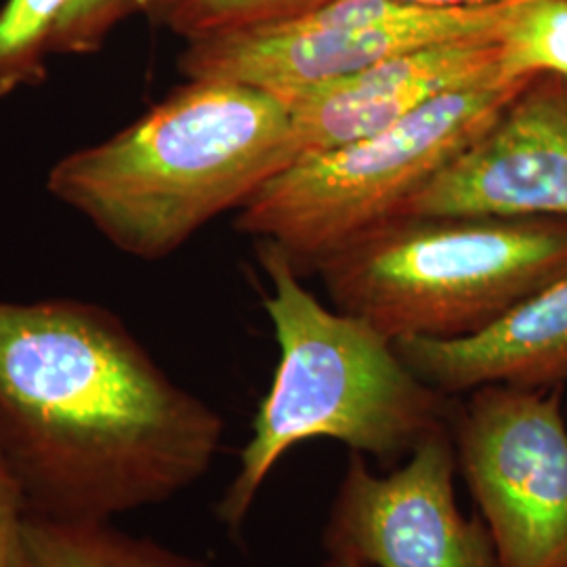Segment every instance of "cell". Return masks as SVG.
Masks as SVG:
<instances>
[{"label": "cell", "instance_id": "17", "mask_svg": "<svg viewBox=\"0 0 567 567\" xmlns=\"http://www.w3.org/2000/svg\"><path fill=\"white\" fill-rule=\"evenodd\" d=\"M28 517L20 482L0 447V536L20 532Z\"/></svg>", "mask_w": 567, "mask_h": 567}, {"label": "cell", "instance_id": "19", "mask_svg": "<svg viewBox=\"0 0 567 567\" xmlns=\"http://www.w3.org/2000/svg\"><path fill=\"white\" fill-rule=\"evenodd\" d=\"M177 4L179 0H140L137 13H142L143 18L154 25H164Z\"/></svg>", "mask_w": 567, "mask_h": 567}, {"label": "cell", "instance_id": "11", "mask_svg": "<svg viewBox=\"0 0 567 567\" xmlns=\"http://www.w3.org/2000/svg\"><path fill=\"white\" fill-rule=\"evenodd\" d=\"M393 344L425 383L452 398L484 385L564 386L567 274L477 334L450 341L398 339Z\"/></svg>", "mask_w": 567, "mask_h": 567}, {"label": "cell", "instance_id": "16", "mask_svg": "<svg viewBox=\"0 0 567 567\" xmlns=\"http://www.w3.org/2000/svg\"><path fill=\"white\" fill-rule=\"evenodd\" d=\"M140 0H70L60 21L53 55L100 53L112 32L137 13Z\"/></svg>", "mask_w": 567, "mask_h": 567}, {"label": "cell", "instance_id": "5", "mask_svg": "<svg viewBox=\"0 0 567 567\" xmlns=\"http://www.w3.org/2000/svg\"><path fill=\"white\" fill-rule=\"evenodd\" d=\"M524 81L447 93L377 135L299 156L238 208L234 227L280 248L299 274L316 269L395 217L486 131Z\"/></svg>", "mask_w": 567, "mask_h": 567}, {"label": "cell", "instance_id": "13", "mask_svg": "<svg viewBox=\"0 0 567 567\" xmlns=\"http://www.w3.org/2000/svg\"><path fill=\"white\" fill-rule=\"evenodd\" d=\"M70 0H4L0 7V100L47 81V60Z\"/></svg>", "mask_w": 567, "mask_h": 567}, {"label": "cell", "instance_id": "12", "mask_svg": "<svg viewBox=\"0 0 567 567\" xmlns=\"http://www.w3.org/2000/svg\"><path fill=\"white\" fill-rule=\"evenodd\" d=\"M32 567H208L200 559L131 536L110 522H51L25 517Z\"/></svg>", "mask_w": 567, "mask_h": 567}, {"label": "cell", "instance_id": "18", "mask_svg": "<svg viewBox=\"0 0 567 567\" xmlns=\"http://www.w3.org/2000/svg\"><path fill=\"white\" fill-rule=\"evenodd\" d=\"M0 567H32L28 547H25L23 527L20 532L0 536Z\"/></svg>", "mask_w": 567, "mask_h": 567}, {"label": "cell", "instance_id": "15", "mask_svg": "<svg viewBox=\"0 0 567 567\" xmlns=\"http://www.w3.org/2000/svg\"><path fill=\"white\" fill-rule=\"evenodd\" d=\"M330 0H179L164 28L183 41H196L248 28L303 18Z\"/></svg>", "mask_w": 567, "mask_h": 567}, {"label": "cell", "instance_id": "9", "mask_svg": "<svg viewBox=\"0 0 567 567\" xmlns=\"http://www.w3.org/2000/svg\"><path fill=\"white\" fill-rule=\"evenodd\" d=\"M398 215L567 219V81L538 72ZM395 215V217H398Z\"/></svg>", "mask_w": 567, "mask_h": 567}, {"label": "cell", "instance_id": "8", "mask_svg": "<svg viewBox=\"0 0 567 567\" xmlns=\"http://www.w3.org/2000/svg\"><path fill=\"white\" fill-rule=\"evenodd\" d=\"M452 435L419 447L381 477L351 452L322 543L368 567H503L482 515L456 505Z\"/></svg>", "mask_w": 567, "mask_h": 567}, {"label": "cell", "instance_id": "1", "mask_svg": "<svg viewBox=\"0 0 567 567\" xmlns=\"http://www.w3.org/2000/svg\"><path fill=\"white\" fill-rule=\"evenodd\" d=\"M224 419L102 305L0 301V447L28 517L112 522L194 486Z\"/></svg>", "mask_w": 567, "mask_h": 567}, {"label": "cell", "instance_id": "3", "mask_svg": "<svg viewBox=\"0 0 567 567\" xmlns=\"http://www.w3.org/2000/svg\"><path fill=\"white\" fill-rule=\"evenodd\" d=\"M259 261L269 278L264 305L280 362L217 507L231 532L243 527L274 466L301 442L328 437L395 468L419 447L452 435L458 404L425 383L374 326L320 303L280 248L261 243Z\"/></svg>", "mask_w": 567, "mask_h": 567}, {"label": "cell", "instance_id": "4", "mask_svg": "<svg viewBox=\"0 0 567 567\" xmlns=\"http://www.w3.org/2000/svg\"><path fill=\"white\" fill-rule=\"evenodd\" d=\"M313 271L339 311L391 341L463 339L567 274V219L398 215Z\"/></svg>", "mask_w": 567, "mask_h": 567}, {"label": "cell", "instance_id": "7", "mask_svg": "<svg viewBox=\"0 0 567 567\" xmlns=\"http://www.w3.org/2000/svg\"><path fill=\"white\" fill-rule=\"evenodd\" d=\"M452 444L503 567H567L561 386L484 385L458 395Z\"/></svg>", "mask_w": 567, "mask_h": 567}, {"label": "cell", "instance_id": "6", "mask_svg": "<svg viewBox=\"0 0 567 567\" xmlns=\"http://www.w3.org/2000/svg\"><path fill=\"white\" fill-rule=\"evenodd\" d=\"M511 4L440 9L400 0H330L297 20L187 41L177 63L185 79L243 82L282 97L429 44L498 39Z\"/></svg>", "mask_w": 567, "mask_h": 567}, {"label": "cell", "instance_id": "14", "mask_svg": "<svg viewBox=\"0 0 567 567\" xmlns=\"http://www.w3.org/2000/svg\"><path fill=\"white\" fill-rule=\"evenodd\" d=\"M498 44L505 81L538 72L567 81V0H513Z\"/></svg>", "mask_w": 567, "mask_h": 567}, {"label": "cell", "instance_id": "21", "mask_svg": "<svg viewBox=\"0 0 567 567\" xmlns=\"http://www.w3.org/2000/svg\"><path fill=\"white\" fill-rule=\"evenodd\" d=\"M324 567H368L362 564L360 559L355 557H349L343 553H328V559H326Z\"/></svg>", "mask_w": 567, "mask_h": 567}, {"label": "cell", "instance_id": "10", "mask_svg": "<svg viewBox=\"0 0 567 567\" xmlns=\"http://www.w3.org/2000/svg\"><path fill=\"white\" fill-rule=\"evenodd\" d=\"M489 84H513L501 72L498 39H466L414 49L278 100L305 156L377 135L447 93Z\"/></svg>", "mask_w": 567, "mask_h": 567}, {"label": "cell", "instance_id": "20", "mask_svg": "<svg viewBox=\"0 0 567 567\" xmlns=\"http://www.w3.org/2000/svg\"><path fill=\"white\" fill-rule=\"evenodd\" d=\"M400 2L421 4V7H440V9H477V7L501 4L508 0H400Z\"/></svg>", "mask_w": 567, "mask_h": 567}, {"label": "cell", "instance_id": "2", "mask_svg": "<svg viewBox=\"0 0 567 567\" xmlns=\"http://www.w3.org/2000/svg\"><path fill=\"white\" fill-rule=\"evenodd\" d=\"M299 156L276 95L187 79L110 140L53 164L47 189L124 255L161 261Z\"/></svg>", "mask_w": 567, "mask_h": 567}]
</instances>
